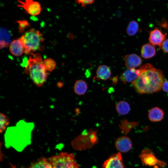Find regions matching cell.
I'll use <instances>...</instances> for the list:
<instances>
[{"label": "cell", "mask_w": 168, "mask_h": 168, "mask_svg": "<svg viewBox=\"0 0 168 168\" xmlns=\"http://www.w3.org/2000/svg\"><path fill=\"white\" fill-rule=\"evenodd\" d=\"M103 168H125L120 152L110 156L102 165Z\"/></svg>", "instance_id": "obj_8"}, {"label": "cell", "mask_w": 168, "mask_h": 168, "mask_svg": "<svg viewBox=\"0 0 168 168\" xmlns=\"http://www.w3.org/2000/svg\"><path fill=\"white\" fill-rule=\"evenodd\" d=\"M111 75V71L108 66L105 65L99 66L96 72L97 78L105 80L110 78Z\"/></svg>", "instance_id": "obj_16"}, {"label": "cell", "mask_w": 168, "mask_h": 168, "mask_svg": "<svg viewBox=\"0 0 168 168\" xmlns=\"http://www.w3.org/2000/svg\"><path fill=\"white\" fill-rule=\"evenodd\" d=\"M27 61V72L34 83L37 86H42L48 75L43 63L41 56L39 53H30Z\"/></svg>", "instance_id": "obj_3"}, {"label": "cell", "mask_w": 168, "mask_h": 168, "mask_svg": "<svg viewBox=\"0 0 168 168\" xmlns=\"http://www.w3.org/2000/svg\"><path fill=\"white\" fill-rule=\"evenodd\" d=\"M162 48L164 52L168 53V39L164 41L162 45Z\"/></svg>", "instance_id": "obj_28"}, {"label": "cell", "mask_w": 168, "mask_h": 168, "mask_svg": "<svg viewBox=\"0 0 168 168\" xmlns=\"http://www.w3.org/2000/svg\"><path fill=\"white\" fill-rule=\"evenodd\" d=\"M19 25V31L23 32L24 29L29 26V24L27 21L26 20H19L17 21Z\"/></svg>", "instance_id": "obj_25"}, {"label": "cell", "mask_w": 168, "mask_h": 168, "mask_svg": "<svg viewBox=\"0 0 168 168\" xmlns=\"http://www.w3.org/2000/svg\"><path fill=\"white\" fill-rule=\"evenodd\" d=\"M166 33H163L158 27H156L149 32V41L153 45L158 46L160 49L166 40Z\"/></svg>", "instance_id": "obj_9"}, {"label": "cell", "mask_w": 168, "mask_h": 168, "mask_svg": "<svg viewBox=\"0 0 168 168\" xmlns=\"http://www.w3.org/2000/svg\"><path fill=\"white\" fill-rule=\"evenodd\" d=\"M139 69L140 74L132 82L135 90L140 94H152L160 91L164 79L162 72L149 63L142 65Z\"/></svg>", "instance_id": "obj_1"}, {"label": "cell", "mask_w": 168, "mask_h": 168, "mask_svg": "<svg viewBox=\"0 0 168 168\" xmlns=\"http://www.w3.org/2000/svg\"><path fill=\"white\" fill-rule=\"evenodd\" d=\"M10 52L13 55L19 56L24 52V48L23 42L20 38L13 40L9 47Z\"/></svg>", "instance_id": "obj_13"}, {"label": "cell", "mask_w": 168, "mask_h": 168, "mask_svg": "<svg viewBox=\"0 0 168 168\" xmlns=\"http://www.w3.org/2000/svg\"><path fill=\"white\" fill-rule=\"evenodd\" d=\"M116 110L118 113L121 115L128 114L130 110L129 104L125 101H120L115 105Z\"/></svg>", "instance_id": "obj_18"}, {"label": "cell", "mask_w": 168, "mask_h": 168, "mask_svg": "<svg viewBox=\"0 0 168 168\" xmlns=\"http://www.w3.org/2000/svg\"><path fill=\"white\" fill-rule=\"evenodd\" d=\"M30 168H53L49 161L45 158H41L33 163Z\"/></svg>", "instance_id": "obj_21"}, {"label": "cell", "mask_w": 168, "mask_h": 168, "mask_svg": "<svg viewBox=\"0 0 168 168\" xmlns=\"http://www.w3.org/2000/svg\"><path fill=\"white\" fill-rule=\"evenodd\" d=\"M95 1V0H76L77 3L80 4L82 7L92 4Z\"/></svg>", "instance_id": "obj_26"}, {"label": "cell", "mask_w": 168, "mask_h": 168, "mask_svg": "<svg viewBox=\"0 0 168 168\" xmlns=\"http://www.w3.org/2000/svg\"><path fill=\"white\" fill-rule=\"evenodd\" d=\"M88 86L86 82L83 80H78L76 81L74 87L75 93L78 95H84L86 91Z\"/></svg>", "instance_id": "obj_17"}, {"label": "cell", "mask_w": 168, "mask_h": 168, "mask_svg": "<svg viewBox=\"0 0 168 168\" xmlns=\"http://www.w3.org/2000/svg\"><path fill=\"white\" fill-rule=\"evenodd\" d=\"M0 132L1 133L6 129L10 122L8 117L3 113H0Z\"/></svg>", "instance_id": "obj_23"}, {"label": "cell", "mask_w": 168, "mask_h": 168, "mask_svg": "<svg viewBox=\"0 0 168 168\" xmlns=\"http://www.w3.org/2000/svg\"><path fill=\"white\" fill-rule=\"evenodd\" d=\"M118 78L117 77H114L112 79V80L114 83H116L117 81Z\"/></svg>", "instance_id": "obj_30"}, {"label": "cell", "mask_w": 168, "mask_h": 168, "mask_svg": "<svg viewBox=\"0 0 168 168\" xmlns=\"http://www.w3.org/2000/svg\"><path fill=\"white\" fill-rule=\"evenodd\" d=\"M164 112L160 108L156 107L151 109L148 113V117L150 121L157 122L161 121L163 118Z\"/></svg>", "instance_id": "obj_15"}, {"label": "cell", "mask_w": 168, "mask_h": 168, "mask_svg": "<svg viewBox=\"0 0 168 168\" xmlns=\"http://www.w3.org/2000/svg\"><path fill=\"white\" fill-rule=\"evenodd\" d=\"M124 60L125 65L128 69L135 68L140 66L142 63L141 58L136 54L125 55Z\"/></svg>", "instance_id": "obj_12"}, {"label": "cell", "mask_w": 168, "mask_h": 168, "mask_svg": "<svg viewBox=\"0 0 168 168\" xmlns=\"http://www.w3.org/2000/svg\"><path fill=\"white\" fill-rule=\"evenodd\" d=\"M20 38L24 44V52L26 54L39 50L44 40L42 33L34 29L26 32Z\"/></svg>", "instance_id": "obj_4"}, {"label": "cell", "mask_w": 168, "mask_h": 168, "mask_svg": "<svg viewBox=\"0 0 168 168\" xmlns=\"http://www.w3.org/2000/svg\"><path fill=\"white\" fill-rule=\"evenodd\" d=\"M49 160L53 168H79L72 153L62 152L50 157Z\"/></svg>", "instance_id": "obj_5"}, {"label": "cell", "mask_w": 168, "mask_h": 168, "mask_svg": "<svg viewBox=\"0 0 168 168\" xmlns=\"http://www.w3.org/2000/svg\"><path fill=\"white\" fill-rule=\"evenodd\" d=\"M138 124L137 122H129L126 120H123L120 122L119 128L121 132L125 135L127 134L130 130Z\"/></svg>", "instance_id": "obj_19"}, {"label": "cell", "mask_w": 168, "mask_h": 168, "mask_svg": "<svg viewBox=\"0 0 168 168\" xmlns=\"http://www.w3.org/2000/svg\"><path fill=\"white\" fill-rule=\"evenodd\" d=\"M10 33L5 29H1V48L7 46L10 43Z\"/></svg>", "instance_id": "obj_20"}, {"label": "cell", "mask_w": 168, "mask_h": 168, "mask_svg": "<svg viewBox=\"0 0 168 168\" xmlns=\"http://www.w3.org/2000/svg\"><path fill=\"white\" fill-rule=\"evenodd\" d=\"M17 6L22 8L29 14L32 16L39 15L41 11L40 3L34 0H18Z\"/></svg>", "instance_id": "obj_7"}, {"label": "cell", "mask_w": 168, "mask_h": 168, "mask_svg": "<svg viewBox=\"0 0 168 168\" xmlns=\"http://www.w3.org/2000/svg\"><path fill=\"white\" fill-rule=\"evenodd\" d=\"M116 148L120 152H126L132 147V142L130 139L125 136L118 138L115 142Z\"/></svg>", "instance_id": "obj_10"}, {"label": "cell", "mask_w": 168, "mask_h": 168, "mask_svg": "<svg viewBox=\"0 0 168 168\" xmlns=\"http://www.w3.org/2000/svg\"><path fill=\"white\" fill-rule=\"evenodd\" d=\"M34 123L24 120L19 121L15 126L8 127L4 135L5 147L21 152L31 143Z\"/></svg>", "instance_id": "obj_2"}, {"label": "cell", "mask_w": 168, "mask_h": 168, "mask_svg": "<svg viewBox=\"0 0 168 168\" xmlns=\"http://www.w3.org/2000/svg\"><path fill=\"white\" fill-rule=\"evenodd\" d=\"M141 73L140 69H128L125 71L120 77L121 81L124 83L133 82L136 79Z\"/></svg>", "instance_id": "obj_11"}, {"label": "cell", "mask_w": 168, "mask_h": 168, "mask_svg": "<svg viewBox=\"0 0 168 168\" xmlns=\"http://www.w3.org/2000/svg\"><path fill=\"white\" fill-rule=\"evenodd\" d=\"M163 90L168 94V80L164 82L162 87Z\"/></svg>", "instance_id": "obj_29"}, {"label": "cell", "mask_w": 168, "mask_h": 168, "mask_svg": "<svg viewBox=\"0 0 168 168\" xmlns=\"http://www.w3.org/2000/svg\"><path fill=\"white\" fill-rule=\"evenodd\" d=\"M139 28L138 23L135 21H130L127 28L126 32L127 34L130 36L135 35L139 31Z\"/></svg>", "instance_id": "obj_22"}, {"label": "cell", "mask_w": 168, "mask_h": 168, "mask_svg": "<svg viewBox=\"0 0 168 168\" xmlns=\"http://www.w3.org/2000/svg\"><path fill=\"white\" fill-rule=\"evenodd\" d=\"M142 163L144 165L158 168L166 166V163L158 160L155 156L152 151L146 149L142 151L139 155Z\"/></svg>", "instance_id": "obj_6"}, {"label": "cell", "mask_w": 168, "mask_h": 168, "mask_svg": "<svg viewBox=\"0 0 168 168\" xmlns=\"http://www.w3.org/2000/svg\"><path fill=\"white\" fill-rule=\"evenodd\" d=\"M141 54L144 58L147 59L154 57L156 54V50L154 45L150 43H148L142 46Z\"/></svg>", "instance_id": "obj_14"}, {"label": "cell", "mask_w": 168, "mask_h": 168, "mask_svg": "<svg viewBox=\"0 0 168 168\" xmlns=\"http://www.w3.org/2000/svg\"><path fill=\"white\" fill-rule=\"evenodd\" d=\"M158 25L168 31V24L165 20L162 19L161 21L159 22Z\"/></svg>", "instance_id": "obj_27"}, {"label": "cell", "mask_w": 168, "mask_h": 168, "mask_svg": "<svg viewBox=\"0 0 168 168\" xmlns=\"http://www.w3.org/2000/svg\"><path fill=\"white\" fill-rule=\"evenodd\" d=\"M43 63L47 71H51L56 67V63L53 59L48 58L43 61Z\"/></svg>", "instance_id": "obj_24"}, {"label": "cell", "mask_w": 168, "mask_h": 168, "mask_svg": "<svg viewBox=\"0 0 168 168\" xmlns=\"http://www.w3.org/2000/svg\"><path fill=\"white\" fill-rule=\"evenodd\" d=\"M11 168H16L15 167V166H12V167Z\"/></svg>", "instance_id": "obj_31"}]
</instances>
